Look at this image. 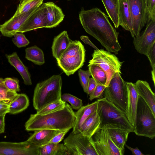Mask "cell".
I'll list each match as a JSON object with an SVG mask.
<instances>
[{"mask_svg":"<svg viewBox=\"0 0 155 155\" xmlns=\"http://www.w3.org/2000/svg\"><path fill=\"white\" fill-rule=\"evenodd\" d=\"M79 19L86 32L97 40L107 51L118 54L121 49L118 41L119 33L104 12L97 8L82 9L79 13Z\"/></svg>","mask_w":155,"mask_h":155,"instance_id":"cell-1","label":"cell"},{"mask_svg":"<svg viewBox=\"0 0 155 155\" xmlns=\"http://www.w3.org/2000/svg\"><path fill=\"white\" fill-rule=\"evenodd\" d=\"M76 119L74 112L67 103L63 108L44 114H31L25 124L28 131L48 129L68 131Z\"/></svg>","mask_w":155,"mask_h":155,"instance_id":"cell-2","label":"cell"},{"mask_svg":"<svg viewBox=\"0 0 155 155\" xmlns=\"http://www.w3.org/2000/svg\"><path fill=\"white\" fill-rule=\"evenodd\" d=\"M97 112L101 120V127L117 128L134 132V127L129 121L126 114L104 97L97 100Z\"/></svg>","mask_w":155,"mask_h":155,"instance_id":"cell-3","label":"cell"},{"mask_svg":"<svg viewBox=\"0 0 155 155\" xmlns=\"http://www.w3.org/2000/svg\"><path fill=\"white\" fill-rule=\"evenodd\" d=\"M62 79L60 75H54L38 83L34 90L33 106L38 110L47 104L61 99Z\"/></svg>","mask_w":155,"mask_h":155,"instance_id":"cell-4","label":"cell"},{"mask_svg":"<svg viewBox=\"0 0 155 155\" xmlns=\"http://www.w3.org/2000/svg\"><path fill=\"white\" fill-rule=\"evenodd\" d=\"M85 50L81 42L72 41L57 59L58 66L68 76L81 67L85 61Z\"/></svg>","mask_w":155,"mask_h":155,"instance_id":"cell-5","label":"cell"},{"mask_svg":"<svg viewBox=\"0 0 155 155\" xmlns=\"http://www.w3.org/2000/svg\"><path fill=\"white\" fill-rule=\"evenodd\" d=\"M134 133L138 136L153 139L155 137V116L149 106L139 96L134 127Z\"/></svg>","mask_w":155,"mask_h":155,"instance_id":"cell-6","label":"cell"},{"mask_svg":"<svg viewBox=\"0 0 155 155\" xmlns=\"http://www.w3.org/2000/svg\"><path fill=\"white\" fill-rule=\"evenodd\" d=\"M119 72L113 75L105 89L103 96L126 114L127 91L126 82Z\"/></svg>","mask_w":155,"mask_h":155,"instance_id":"cell-7","label":"cell"},{"mask_svg":"<svg viewBox=\"0 0 155 155\" xmlns=\"http://www.w3.org/2000/svg\"><path fill=\"white\" fill-rule=\"evenodd\" d=\"M92 56L89 63L99 66L105 72L107 77L106 87L115 73H121L120 69L123 62L120 61L114 54L102 49H97L94 50Z\"/></svg>","mask_w":155,"mask_h":155,"instance_id":"cell-8","label":"cell"},{"mask_svg":"<svg viewBox=\"0 0 155 155\" xmlns=\"http://www.w3.org/2000/svg\"><path fill=\"white\" fill-rule=\"evenodd\" d=\"M72 155H98L92 137L71 132L64 140Z\"/></svg>","mask_w":155,"mask_h":155,"instance_id":"cell-9","label":"cell"},{"mask_svg":"<svg viewBox=\"0 0 155 155\" xmlns=\"http://www.w3.org/2000/svg\"><path fill=\"white\" fill-rule=\"evenodd\" d=\"M130 13L132 37L139 35L147 22V6L144 0H127Z\"/></svg>","mask_w":155,"mask_h":155,"instance_id":"cell-10","label":"cell"},{"mask_svg":"<svg viewBox=\"0 0 155 155\" xmlns=\"http://www.w3.org/2000/svg\"><path fill=\"white\" fill-rule=\"evenodd\" d=\"M92 138L98 155H122L105 127L100 128Z\"/></svg>","mask_w":155,"mask_h":155,"instance_id":"cell-11","label":"cell"},{"mask_svg":"<svg viewBox=\"0 0 155 155\" xmlns=\"http://www.w3.org/2000/svg\"><path fill=\"white\" fill-rule=\"evenodd\" d=\"M38 147L27 140L20 142H0V155H38Z\"/></svg>","mask_w":155,"mask_h":155,"instance_id":"cell-12","label":"cell"},{"mask_svg":"<svg viewBox=\"0 0 155 155\" xmlns=\"http://www.w3.org/2000/svg\"><path fill=\"white\" fill-rule=\"evenodd\" d=\"M133 38L136 50L139 53L146 55L155 43V21L150 20L147 22L145 29Z\"/></svg>","mask_w":155,"mask_h":155,"instance_id":"cell-13","label":"cell"},{"mask_svg":"<svg viewBox=\"0 0 155 155\" xmlns=\"http://www.w3.org/2000/svg\"><path fill=\"white\" fill-rule=\"evenodd\" d=\"M47 27L46 15L44 3L37 8L22 25L17 32L24 33Z\"/></svg>","mask_w":155,"mask_h":155,"instance_id":"cell-14","label":"cell"},{"mask_svg":"<svg viewBox=\"0 0 155 155\" xmlns=\"http://www.w3.org/2000/svg\"><path fill=\"white\" fill-rule=\"evenodd\" d=\"M37 8L24 14L16 16L13 15L8 20L0 25V31L2 34L7 37L13 36Z\"/></svg>","mask_w":155,"mask_h":155,"instance_id":"cell-15","label":"cell"},{"mask_svg":"<svg viewBox=\"0 0 155 155\" xmlns=\"http://www.w3.org/2000/svg\"><path fill=\"white\" fill-rule=\"evenodd\" d=\"M127 96L126 114L130 123L134 127L139 95L134 83L126 82Z\"/></svg>","mask_w":155,"mask_h":155,"instance_id":"cell-16","label":"cell"},{"mask_svg":"<svg viewBox=\"0 0 155 155\" xmlns=\"http://www.w3.org/2000/svg\"><path fill=\"white\" fill-rule=\"evenodd\" d=\"M44 3L46 15V28L55 27L63 21L64 15L62 9L53 2Z\"/></svg>","mask_w":155,"mask_h":155,"instance_id":"cell-17","label":"cell"},{"mask_svg":"<svg viewBox=\"0 0 155 155\" xmlns=\"http://www.w3.org/2000/svg\"><path fill=\"white\" fill-rule=\"evenodd\" d=\"M138 95L145 101L155 116V96L149 83L146 81L138 80L134 84Z\"/></svg>","mask_w":155,"mask_h":155,"instance_id":"cell-18","label":"cell"},{"mask_svg":"<svg viewBox=\"0 0 155 155\" xmlns=\"http://www.w3.org/2000/svg\"><path fill=\"white\" fill-rule=\"evenodd\" d=\"M98 101L82 106L75 112L76 119L72 132L77 133L80 132L81 127L84 121L97 110Z\"/></svg>","mask_w":155,"mask_h":155,"instance_id":"cell-19","label":"cell"},{"mask_svg":"<svg viewBox=\"0 0 155 155\" xmlns=\"http://www.w3.org/2000/svg\"><path fill=\"white\" fill-rule=\"evenodd\" d=\"M34 131V133L27 140L40 147L49 143L54 136L61 131L48 129H40Z\"/></svg>","mask_w":155,"mask_h":155,"instance_id":"cell-20","label":"cell"},{"mask_svg":"<svg viewBox=\"0 0 155 155\" xmlns=\"http://www.w3.org/2000/svg\"><path fill=\"white\" fill-rule=\"evenodd\" d=\"M6 57L11 65L13 66L20 74L24 84L27 85H32L31 75L27 68L21 60L16 52L10 54H6Z\"/></svg>","mask_w":155,"mask_h":155,"instance_id":"cell-21","label":"cell"},{"mask_svg":"<svg viewBox=\"0 0 155 155\" xmlns=\"http://www.w3.org/2000/svg\"><path fill=\"white\" fill-rule=\"evenodd\" d=\"M108 134L112 141L120 151L122 155L124 152V144L127 140L130 131L120 128L107 129Z\"/></svg>","mask_w":155,"mask_h":155,"instance_id":"cell-22","label":"cell"},{"mask_svg":"<svg viewBox=\"0 0 155 155\" xmlns=\"http://www.w3.org/2000/svg\"><path fill=\"white\" fill-rule=\"evenodd\" d=\"M119 25L125 30L132 31L130 13L127 0H119Z\"/></svg>","mask_w":155,"mask_h":155,"instance_id":"cell-23","label":"cell"},{"mask_svg":"<svg viewBox=\"0 0 155 155\" xmlns=\"http://www.w3.org/2000/svg\"><path fill=\"white\" fill-rule=\"evenodd\" d=\"M71 40L69 38L67 32L64 31L54 39L51 49L52 55L56 59L67 48Z\"/></svg>","mask_w":155,"mask_h":155,"instance_id":"cell-24","label":"cell"},{"mask_svg":"<svg viewBox=\"0 0 155 155\" xmlns=\"http://www.w3.org/2000/svg\"><path fill=\"white\" fill-rule=\"evenodd\" d=\"M101 122L100 117L96 110L84 121L80 132L84 135L92 137L101 128Z\"/></svg>","mask_w":155,"mask_h":155,"instance_id":"cell-25","label":"cell"},{"mask_svg":"<svg viewBox=\"0 0 155 155\" xmlns=\"http://www.w3.org/2000/svg\"><path fill=\"white\" fill-rule=\"evenodd\" d=\"M68 147L64 144L49 143L39 147L38 155H70Z\"/></svg>","mask_w":155,"mask_h":155,"instance_id":"cell-26","label":"cell"},{"mask_svg":"<svg viewBox=\"0 0 155 155\" xmlns=\"http://www.w3.org/2000/svg\"><path fill=\"white\" fill-rule=\"evenodd\" d=\"M29 104L28 97L24 94H18L9 105L8 113L16 114L26 109Z\"/></svg>","mask_w":155,"mask_h":155,"instance_id":"cell-27","label":"cell"},{"mask_svg":"<svg viewBox=\"0 0 155 155\" xmlns=\"http://www.w3.org/2000/svg\"><path fill=\"white\" fill-rule=\"evenodd\" d=\"M106 11L115 28L119 26V0H101Z\"/></svg>","mask_w":155,"mask_h":155,"instance_id":"cell-28","label":"cell"},{"mask_svg":"<svg viewBox=\"0 0 155 155\" xmlns=\"http://www.w3.org/2000/svg\"><path fill=\"white\" fill-rule=\"evenodd\" d=\"M25 58L36 64L41 65L45 63L44 54L42 50L36 45L25 49Z\"/></svg>","mask_w":155,"mask_h":155,"instance_id":"cell-29","label":"cell"},{"mask_svg":"<svg viewBox=\"0 0 155 155\" xmlns=\"http://www.w3.org/2000/svg\"><path fill=\"white\" fill-rule=\"evenodd\" d=\"M43 0H22L19 4L13 16L27 13L41 6L43 3Z\"/></svg>","mask_w":155,"mask_h":155,"instance_id":"cell-30","label":"cell"},{"mask_svg":"<svg viewBox=\"0 0 155 155\" xmlns=\"http://www.w3.org/2000/svg\"><path fill=\"white\" fill-rule=\"evenodd\" d=\"M88 66L91 76L97 84L106 86L107 77L104 70L99 66L94 64H89Z\"/></svg>","mask_w":155,"mask_h":155,"instance_id":"cell-31","label":"cell"},{"mask_svg":"<svg viewBox=\"0 0 155 155\" xmlns=\"http://www.w3.org/2000/svg\"><path fill=\"white\" fill-rule=\"evenodd\" d=\"M66 102L61 99L51 102L37 110L38 114H44L61 109L65 107Z\"/></svg>","mask_w":155,"mask_h":155,"instance_id":"cell-32","label":"cell"},{"mask_svg":"<svg viewBox=\"0 0 155 155\" xmlns=\"http://www.w3.org/2000/svg\"><path fill=\"white\" fill-rule=\"evenodd\" d=\"M61 99L69 103L71 107L75 110H78L83 105L82 100L70 94L65 93L61 95Z\"/></svg>","mask_w":155,"mask_h":155,"instance_id":"cell-33","label":"cell"},{"mask_svg":"<svg viewBox=\"0 0 155 155\" xmlns=\"http://www.w3.org/2000/svg\"><path fill=\"white\" fill-rule=\"evenodd\" d=\"M19 83L17 78H7L4 79L3 84L9 91L17 92L20 91Z\"/></svg>","mask_w":155,"mask_h":155,"instance_id":"cell-34","label":"cell"},{"mask_svg":"<svg viewBox=\"0 0 155 155\" xmlns=\"http://www.w3.org/2000/svg\"><path fill=\"white\" fill-rule=\"evenodd\" d=\"M12 41L14 44L18 48L25 47L29 44V41L25 35L21 32H17L14 35Z\"/></svg>","mask_w":155,"mask_h":155,"instance_id":"cell-35","label":"cell"},{"mask_svg":"<svg viewBox=\"0 0 155 155\" xmlns=\"http://www.w3.org/2000/svg\"><path fill=\"white\" fill-rule=\"evenodd\" d=\"M81 85L84 92H87L88 84L90 77L91 76L89 70L85 71L80 69L78 72Z\"/></svg>","mask_w":155,"mask_h":155,"instance_id":"cell-36","label":"cell"},{"mask_svg":"<svg viewBox=\"0 0 155 155\" xmlns=\"http://www.w3.org/2000/svg\"><path fill=\"white\" fill-rule=\"evenodd\" d=\"M148 58L152 68L151 71L152 77L154 85L155 84V43L150 48L146 55Z\"/></svg>","mask_w":155,"mask_h":155,"instance_id":"cell-37","label":"cell"},{"mask_svg":"<svg viewBox=\"0 0 155 155\" xmlns=\"http://www.w3.org/2000/svg\"><path fill=\"white\" fill-rule=\"evenodd\" d=\"M147 23L150 20L155 21V0H147Z\"/></svg>","mask_w":155,"mask_h":155,"instance_id":"cell-38","label":"cell"},{"mask_svg":"<svg viewBox=\"0 0 155 155\" xmlns=\"http://www.w3.org/2000/svg\"><path fill=\"white\" fill-rule=\"evenodd\" d=\"M106 87L105 85L97 84L94 91L89 95V99L91 101L94 99L103 97V92Z\"/></svg>","mask_w":155,"mask_h":155,"instance_id":"cell-39","label":"cell"},{"mask_svg":"<svg viewBox=\"0 0 155 155\" xmlns=\"http://www.w3.org/2000/svg\"><path fill=\"white\" fill-rule=\"evenodd\" d=\"M18 94L17 92L10 91L1 93L0 101H3L10 104Z\"/></svg>","mask_w":155,"mask_h":155,"instance_id":"cell-40","label":"cell"},{"mask_svg":"<svg viewBox=\"0 0 155 155\" xmlns=\"http://www.w3.org/2000/svg\"><path fill=\"white\" fill-rule=\"evenodd\" d=\"M67 131H61L54 136L50 140L49 143H58L63 139Z\"/></svg>","mask_w":155,"mask_h":155,"instance_id":"cell-41","label":"cell"},{"mask_svg":"<svg viewBox=\"0 0 155 155\" xmlns=\"http://www.w3.org/2000/svg\"><path fill=\"white\" fill-rule=\"evenodd\" d=\"M9 104L8 102L2 101H0V114L5 115L8 113V107Z\"/></svg>","mask_w":155,"mask_h":155,"instance_id":"cell-42","label":"cell"},{"mask_svg":"<svg viewBox=\"0 0 155 155\" xmlns=\"http://www.w3.org/2000/svg\"><path fill=\"white\" fill-rule=\"evenodd\" d=\"M97 84L93 78H89L88 84L87 93L89 95L94 89Z\"/></svg>","mask_w":155,"mask_h":155,"instance_id":"cell-43","label":"cell"},{"mask_svg":"<svg viewBox=\"0 0 155 155\" xmlns=\"http://www.w3.org/2000/svg\"><path fill=\"white\" fill-rule=\"evenodd\" d=\"M81 39L86 44H87L91 46L95 49H98L91 41L88 37L87 36L82 35L80 37Z\"/></svg>","mask_w":155,"mask_h":155,"instance_id":"cell-44","label":"cell"},{"mask_svg":"<svg viewBox=\"0 0 155 155\" xmlns=\"http://www.w3.org/2000/svg\"><path fill=\"white\" fill-rule=\"evenodd\" d=\"M124 146L131 151L133 155H145L137 147L133 148L127 145L126 143L124 144Z\"/></svg>","mask_w":155,"mask_h":155,"instance_id":"cell-45","label":"cell"},{"mask_svg":"<svg viewBox=\"0 0 155 155\" xmlns=\"http://www.w3.org/2000/svg\"><path fill=\"white\" fill-rule=\"evenodd\" d=\"M5 115L0 114V134L4 133L5 132Z\"/></svg>","mask_w":155,"mask_h":155,"instance_id":"cell-46","label":"cell"},{"mask_svg":"<svg viewBox=\"0 0 155 155\" xmlns=\"http://www.w3.org/2000/svg\"><path fill=\"white\" fill-rule=\"evenodd\" d=\"M9 91L4 85V84L0 85V94Z\"/></svg>","mask_w":155,"mask_h":155,"instance_id":"cell-47","label":"cell"},{"mask_svg":"<svg viewBox=\"0 0 155 155\" xmlns=\"http://www.w3.org/2000/svg\"><path fill=\"white\" fill-rule=\"evenodd\" d=\"M4 81V79L2 78H0V85L3 84Z\"/></svg>","mask_w":155,"mask_h":155,"instance_id":"cell-48","label":"cell"},{"mask_svg":"<svg viewBox=\"0 0 155 155\" xmlns=\"http://www.w3.org/2000/svg\"><path fill=\"white\" fill-rule=\"evenodd\" d=\"M145 0L146 5V6H147V0Z\"/></svg>","mask_w":155,"mask_h":155,"instance_id":"cell-49","label":"cell"},{"mask_svg":"<svg viewBox=\"0 0 155 155\" xmlns=\"http://www.w3.org/2000/svg\"><path fill=\"white\" fill-rule=\"evenodd\" d=\"M67 0V1H71V0Z\"/></svg>","mask_w":155,"mask_h":155,"instance_id":"cell-50","label":"cell"}]
</instances>
